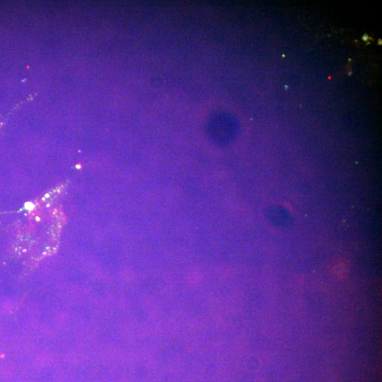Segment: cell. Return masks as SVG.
Returning a JSON list of instances; mask_svg holds the SVG:
<instances>
[{"mask_svg":"<svg viewBox=\"0 0 382 382\" xmlns=\"http://www.w3.org/2000/svg\"><path fill=\"white\" fill-rule=\"evenodd\" d=\"M367 38H368V37H367V35H365V36H364V38H363V39H364V40H367Z\"/></svg>","mask_w":382,"mask_h":382,"instance_id":"6da1fadb","label":"cell"}]
</instances>
